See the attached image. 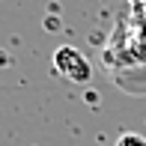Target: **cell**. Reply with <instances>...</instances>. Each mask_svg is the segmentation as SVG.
Returning <instances> with one entry per match:
<instances>
[{
	"instance_id": "cell-1",
	"label": "cell",
	"mask_w": 146,
	"mask_h": 146,
	"mask_svg": "<svg viewBox=\"0 0 146 146\" xmlns=\"http://www.w3.org/2000/svg\"><path fill=\"white\" fill-rule=\"evenodd\" d=\"M51 63H54V72L63 81H69V84H87L92 78V63L75 45H60L54 51V60H51Z\"/></svg>"
},
{
	"instance_id": "cell-2",
	"label": "cell",
	"mask_w": 146,
	"mask_h": 146,
	"mask_svg": "<svg viewBox=\"0 0 146 146\" xmlns=\"http://www.w3.org/2000/svg\"><path fill=\"white\" fill-rule=\"evenodd\" d=\"M113 146H146V137L143 134H137V131H125V134H119L116 137V143Z\"/></svg>"
},
{
	"instance_id": "cell-3",
	"label": "cell",
	"mask_w": 146,
	"mask_h": 146,
	"mask_svg": "<svg viewBox=\"0 0 146 146\" xmlns=\"http://www.w3.org/2000/svg\"><path fill=\"white\" fill-rule=\"evenodd\" d=\"M128 3H134V6H137V3H143V0H128Z\"/></svg>"
}]
</instances>
